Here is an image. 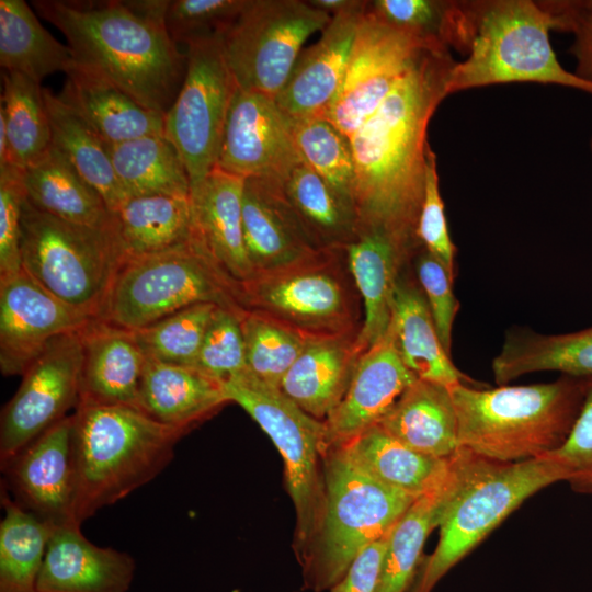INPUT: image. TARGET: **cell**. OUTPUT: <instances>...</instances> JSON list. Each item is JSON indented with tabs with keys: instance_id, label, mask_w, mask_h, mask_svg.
Here are the masks:
<instances>
[{
	"instance_id": "obj_48",
	"label": "cell",
	"mask_w": 592,
	"mask_h": 592,
	"mask_svg": "<svg viewBox=\"0 0 592 592\" xmlns=\"http://www.w3.org/2000/svg\"><path fill=\"white\" fill-rule=\"evenodd\" d=\"M417 237L421 247L436 258L455 280L456 247L451 239L440 192L436 155L430 145L426 151L425 184Z\"/></svg>"
},
{
	"instance_id": "obj_12",
	"label": "cell",
	"mask_w": 592,
	"mask_h": 592,
	"mask_svg": "<svg viewBox=\"0 0 592 592\" xmlns=\"http://www.w3.org/2000/svg\"><path fill=\"white\" fill-rule=\"evenodd\" d=\"M224 34L186 44V70L164 114V135L177 148L196 190L216 167L227 114L237 89L228 67Z\"/></svg>"
},
{
	"instance_id": "obj_16",
	"label": "cell",
	"mask_w": 592,
	"mask_h": 592,
	"mask_svg": "<svg viewBox=\"0 0 592 592\" xmlns=\"http://www.w3.org/2000/svg\"><path fill=\"white\" fill-rule=\"evenodd\" d=\"M291 118L275 98L237 87L219 148L216 167L241 178L283 182L301 162Z\"/></svg>"
},
{
	"instance_id": "obj_30",
	"label": "cell",
	"mask_w": 592,
	"mask_h": 592,
	"mask_svg": "<svg viewBox=\"0 0 592 592\" xmlns=\"http://www.w3.org/2000/svg\"><path fill=\"white\" fill-rule=\"evenodd\" d=\"M377 424L424 455L448 458L459 447L449 388L436 383L414 380Z\"/></svg>"
},
{
	"instance_id": "obj_32",
	"label": "cell",
	"mask_w": 592,
	"mask_h": 592,
	"mask_svg": "<svg viewBox=\"0 0 592 592\" xmlns=\"http://www.w3.org/2000/svg\"><path fill=\"white\" fill-rule=\"evenodd\" d=\"M123 260L168 252L195 241L190 196H130L112 213Z\"/></svg>"
},
{
	"instance_id": "obj_55",
	"label": "cell",
	"mask_w": 592,
	"mask_h": 592,
	"mask_svg": "<svg viewBox=\"0 0 592 592\" xmlns=\"http://www.w3.org/2000/svg\"><path fill=\"white\" fill-rule=\"evenodd\" d=\"M591 149H592V140H591Z\"/></svg>"
},
{
	"instance_id": "obj_52",
	"label": "cell",
	"mask_w": 592,
	"mask_h": 592,
	"mask_svg": "<svg viewBox=\"0 0 592 592\" xmlns=\"http://www.w3.org/2000/svg\"><path fill=\"white\" fill-rule=\"evenodd\" d=\"M548 11L554 30L573 34L571 53L577 60L576 75L592 82V0L539 1Z\"/></svg>"
},
{
	"instance_id": "obj_40",
	"label": "cell",
	"mask_w": 592,
	"mask_h": 592,
	"mask_svg": "<svg viewBox=\"0 0 592 592\" xmlns=\"http://www.w3.org/2000/svg\"><path fill=\"white\" fill-rule=\"evenodd\" d=\"M0 592H37L53 526L20 508L1 486Z\"/></svg>"
},
{
	"instance_id": "obj_21",
	"label": "cell",
	"mask_w": 592,
	"mask_h": 592,
	"mask_svg": "<svg viewBox=\"0 0 592 592\" xmlns=\"http://www.w3.org/2000/svg\"><path fill=\"white\" fill-rule=\"evenodd\" d=\"M417 379L403 364L387 331L361 354L342 400L325 420L329 447L341 445L377 424Z\"/></svg>"
},
{
	"instance_id": "obj_23",
	"label": "cell",
	"mask_w": 592,
	"mask_h": 592,
	"mask_svg": "<svg viewBox=\"0 0 592 592\" xmlns=\"http://www.w3.org/2000/svg\"><path fill=\"white\" fill-rule=\"evenodd\" d=\"M244 178L215 167L190 193L195 240L230 280L253 276L242 230Z\"/></svg>"
},
{
	"instance_id": "obj_11",
	"label": "cell",
	"mask_w": 592,
	"mask_h": 592,
	"mask_svg": "<svg viewBox=\"0 0 592 592\" xmlns=\"http://www.w3.org/2000/svg\"><path fill=\"white\" fill-rule=\"evenodd\" d=\"M345 249H330L291 269L238 283L244 311L271 318L306 338L357 332L356 304L342 271Z\"/></svg>"
},
{
	"instance_id": "obj_28",
	"label": "cell",
	"mask_w": 592,
	"mask_h": 592,
	"mask_svg": "<svg viewBox=\"0 0 592 592\" xmlns=\"http://www.w3.org/2000/svg\"><path fill=\"white\" fill-rule=\"evenodd\" d=\"M227 402L223 383L198 368L147 358L137 407L153 420L187 433Z\"/></svg>"
},
{
	"instance_id": "obj_4",
	"label": "cell",
	"mask_w": 592,
	"mask_h": 592,
	"mask_svg": "<svg viewBox=\"0 0 592 592\" xmlns=\"http://www.w3.org/2000/svg\"><path fill=\"white\" fill-rule=\"evenodd\" d=\"M454 483L445 501L434 551L424 558L407 592H432L437 582L526 499L567 481L568 469L555 454L500 463L458 447Z\"/></svg>"
},
{
	"instance_id": "obj_8",
	"label": "cell",
	"mask_w": 592,
	"mask_h": 592,
	"mask_svg": "<svg viewBox=\"0 0 592 592\" xmlns=\"http://www.w3.org/2000/svg\"><path fill=\"white\" fill-rule=\"evenodd\" d=\"M22 269L73 309L98 319L123 254L112 229L72 224L24 200L21 217Z\"/></svg>"
},
{
	"instance_id": "obj_24",
	"label": "cell",
	"mask_w": 592,
	"mask_h": 592,
	"mask_svg": "<svg viewBox=\"0 0 592 592\" xmlns=\"http://www.w3.org/2000/svg\"><path fill=\"white\" fill-rule=\"evenodd\" d=\"M345 257L363 299L364 321L355 340L363 354L387 333L398 278L415 254L383 231L364 230L345 248Z\"/></svg>"
},
{
	"instance_id": "obj_18",
	"label": "cell",
	"mask_w": 592,
	"mask_h": 592,
	"mask_svg": "<svg viewBox=\"0 0 592 592\" xmlns=\"http://www.w3.org/2000/svg\"><path fill=\"white\" fill-rule=\"evenodd\" d=\"M91 318L59 300L23 269L0 280V369L23 375L56 337L83 329Z\"/></svg>"
},
{
	"instance_id": "obj_25",
	"label": "cell",
	"mask_w": 592,
	"mask_h": 592,
	"mask_svg": "<svg viewBox=\"0 0 592 592\" xmlns=\"http://www.w3.org/2000/svg\"><path fill=\"white\" fill-rule=\"evenodd\" d=\"M80 334L83 362L79 403L138 408L147 357L132 331L93 319Z\"/></svg>"
},
{
	"instance_id": "obj_42",
	"label": "cell",
	"mask_w": 592,
	"mask_h": 592,
	"mask_svg": "<svg viewBox=\"0 0 592 592\" xmlns=\"http://www.w3.org/2000/svg\"><path fill=\"white\" fill-rule=\"evenodd\" d=\"M369 10L391 26L465 54L470 37L467 0H375Z\"/></svg>"
},
{
	"instance_id": "obj_15",
	"label": "cell",
	"mask_w": 592,
	"mask_h": 592,
	"mask_svg": "<svg viewBox=\"0 0 592 592\" xmlns=\"http://www.w3.org/2000/svg\"><path fill=\"white\" fill-rule=\"evenodd\" d=\"M430 44L437 43L423 41L380 20L369 10L367 1L343 84L325 118L350 138Z\"/></svg>"
},
{
	"instance_id": "obj_45",
	"label": "cell",
	"mask_w": 592,
	"mask_h": 592,
	"mask_svg": "<svg viewBox=\"0 0 592 592\" xmlns=\"http://www.w3.org/2000/svg\"><path fill=\"white\" fill-rule=\"evenodd\" d=\"M247 371L262 383L280 388L308 338L263 315L241 316Z\"/></svg>"
},
{
	"instance_id": "obj_7",
	"label": "cell",
	"mask_w": 592,
	"mask_h": 592,
	"mask_svg": "<svg viewBox=\"0 0 592 592\" xmlns=\"http://www.w3.org/2000/svg\"><path fill=\"white\" fill-rule=\"evenodd\" d=\"M470 38L466 57L456 61L448 95L463 90L513 82H536L592 94V82L566 70L549 38L554 21L539 1L468 0Z\"/></svg>"
},
{
	"instance_id": "obj_13",
	"label": "cell",
	"mask_w": 592,
	"mask_h": 592,
	"mask_svg": "<svg viewBox=\"0 0 592 592\" xmlns=\"http://www.w3.org/2000/svg\"><path fill=\"white\" fill-rule=\"evenodd\" d=\"M331 15L301 0H248L224 34V52L238 88L276 98L305 41Z\"/></svg>"
},
{
	"instance_id": "obj_35",
	"label": "cell",
	"mask_w": 592,
	"mask_h": 592,
	"mask_svg": "<svg viewBox=\"0 0 592 592\" xmlns=\"http://www.w3.org/2000/svg\"><path fill=\"white\" fill-rule=\"evenodd\" d=\"M48 113L52 146L56 148L116 212L130 196L115 174L106 144L60 98L43 88Z\"/></svg>"
},
{
	"instance_id": "obj_34",
	"label": "cell",
	"mask_w": 592,
	"mask_h": 592,
	"mask_svg": "<svg viewBox=\"0 0 592 592\" xmlns=\"http://www.w3.org/2000/svg\"><path fill=\"white\" fill-rule=\"evenodd\" d=\"M491 369L499 386L544 371L576 378L592 377V328L563 334L511 329L492 360Z\"/></svg>"
},
{
	"instance_id": "obj_1",
	"label": "cell",
	"mask_w": 592,
	"mask_h": 592,
	"mask_svg": "<svg viewBox=\"0 0 592 592\" xmlns=\"http://www.w3.org/2000/svg\"><path fill=\"white\" fill-rule=\"evenodd\" d=\"M449 48L430 44L376 111L353 133L357 234L379 230L413 253L425 184L428 126L455 65Z\"/></svg>"
},
{
	"instance_id": "obj_14",
	"label": "cell",
	"mask_w": 592,
	"mask_h": 592,
	"mask_svg": "<svg viewBox=\"0 0 592 592\" xmlns=\"http://www.w3.org/2000/svg\"><path fill=\"white\" fill-rule=\"evenodd\" d=\"M80 331L54 338L22 375L16 392L1 412L0 463L77 408L83 362Z\"/></svg>"
},
{
	"instance_id": "obj_43",
	"label": "cell",
	"mask_w": 592,
	"mask_h": 592,
	"mask_svg": "<svg viewBox=\"0 0 592 592\" xmlns=\"http://www.w3.org/2000/svg\"><path fill=\"white\" fill-rule=\"evenodd\" d=\"M291 121L301 160L354 209L355 166L350 138L325 117Z\"/></svg>"
},
{
	"instance_id": "obj_2",
	"label": "cell",
	"mask_w": 592,
	"mask_h": 592,
	"mask_svg": "<svg viewBox=\"0 0 592 592\" xmlns=\"http://www.w3.org/2000/svg\"><path fill=\"white\" fill-rule=\"evenodd\" d=\"M169 1H33L68 42L77 64L166 114L186 70V55L164 24Z\"/></svg>"
},
{
	"instance_id": "obj_46",
	"label": "cell",
	"mask_w": 592,
	"mask_h": 592,
	"mask_svg": "<svg viewBox=\"0 0 592 592\" xmlns=\"http://www.w3.org/2000/svg\"><path fill=\"white\" fill-rule=\"evenodd\" d=\"M232 309L218 306L205 332L196 368L225 383L247 371L241 316Z\"/></svg>"
},
{
	"instance_id": "obj_10",
	"label": "cell",
	"mask_w": 592,
	"mask_h": 592,
	"mask_svg": "<svg viewBox=\"0 0 592 592\" xmlns=\"http://www.w3.org/2000/svg\"><path fill=\"white\" fill-rule=\"evenodd\" d=\"M223 386L228 401L239 405L260 425L283 458L285 487L295 510L293 550L297 559L309 543L323 503L329 449L325 421L248 371Z\"/></svg>"
},
{
	"instance_id": "obj_20",
	"label": "cell",
	"mask_w": 592,
	"mask_h": 592,
	"mask_svg": "<svg viewBox=\"0 0 592 592\" xmlns=\"http://www.w3.org/2000/svg\"><path fill=\"white\" fill-rule=\"evenodd\" d=\"M242 230L253 276L291 269L325 251L306 234L277 180L244 179Z\"/></svg>"
},
{
	"instance_id": "obj_6",
	"label": "cell",
	"mask_w": 592,
	"mask_h": 592,
	"mask_svg": "<svg viewBox=\"0 0 592 592\" xmlns=\"http://www.w3.org/2000/svg\"><path fill=\"white\" fill-rule=\"evenodd\" d=\"M321 512L308 545L297 558L303 589L329 591L358 554L389 535L418 499L390 488L355 466L340 447L325 458Z\"/></svg>"
},
{
	"instance_id": "obj_47",
	"label": "cell",
	"mask_w": 592,
	"mask_h": 592,
	"mask_svg": "<svg viewBox=\"0 0 592 592\" xmlns=\"http://www.w3.org/2000/svg\"><path fill=\"white\" fill-rule=\"evenodd\" d=\"M248 0H175L169 1L164 24L175 43L214 34H225L246 8Z\"/></svg>"
},
{
	"instance_id": "obj_5",
	"label": "cell",
	"mask_w": 592,
	"mask_h": 592,
	"mask_svg": "<svg viewBox=\"0 0 592 592\" xmlns=\"http://www.w3.org/2000/svg\"><path fill=\"white\" fill-rule=\"evenodd\" d=\"M458 446L487 459L516 463L546 456L568 437L583 399V378L549 383L449 388Z\"/></svg>"
},
{
	"instance_id": "obj_51",
	"label": "cell",
	"mask_w": 592,
	"mask_h": 592,
	"mask_svg": "<svg viewBox=\"0 0 592 592\" xmlns=\"http://www.w3.org/2000/svg\"><path fill=\"white\" fill-rule=\"evenodd\" d=\"M22 171L0 170V280L21 271Z\"/></svg>"
},
{
	"instance_id": "obj_3",
	"label": "cell",
	"mask_w": 592,
	"mask_h": 592,
	"mask_svg": "<svg viewBox=\"0 0 592 592\" xmlns=\"http://www.w3.org/2000/svg\"><path fill=\"white\" fill-rule=\"evenodd\" d=\"M185 434L136 407L80 402L72 414L73 522L81 525L152 480Z\"/></svg>"
},
{
	"instance_id": "obj_37",
	"label": "cell",
	"mask_w": 592,
	"mask_h": 592,
	"mask_svg": "<svg viewBox=\"0 0 592 592\" xmlns=\"http://www.w3.org/2000/svg\"><path fill=\"white\" fill-rule=\"evenodd\" d=\"M284 194L312 243L345 249L357 237L354 209L304 161L283 181Z\"/></svg>"
},
{
	"instance_id": "obj_9",
	"label": "cell",
	"mask_w": 592,
	"mask_h": 592,
	"mask_svg": "<svg viewBox=\"0 0 592 592\" xmlns=\"http://www.w3.org/2000/svg\"><path fill=\"white\" fill-rule=\"evenodd\" d=\"M203 303L244 312L238 283L195 240L168 252L123 260L98 319L136 331Z\"/></svg>"
},
{
	"instance_id": "obj_36",
	"label": "cell",
	"mask_w": 592,
	"mask_h": 592,
	"mask_svg": "<svg viewBox=\"0 0 592 592\" xmlns=\"http://www.w3.org/2000/svg\"><path fill=\"white\" fill-rule=\"evenodd\" d=\"M0 65L7 72L41 83L54 72L67 73L76 60L69 46L42 25L24 0H0Z\"/></svg>"
},
{
	"instance_id": "obj_54",
	"label": "cell",
	"mask_w": 592,
	"mask_h": 592,
	"mask_svg": "<svg viewBox=\"0 0 592 592\" xmlns=\"http://www.w3.org/2000/svg\"><path fill=\"white\" fill-rule=\"evenodd\" d=\"M356 1L357 0H309L308 2L314 8L332 16L350 9L356 3Z\"/></svg>"
},
{
	"instance_id": "obj_39",
	"label": "cell",
	"mask_w": 592,
	"mask_h": 592,
	"mask_svg": "<svg viewBox=\"0 0 592 592\" xmlns=\"http://www.w3.org/2000/svg\"><path fill=\"white\" fill-rule=\"evenodd\" d=\"M106 147L115 174L129 196H190L184 163L164 134Z\"/></svg>"
},
{
	"instance_id": "obj_22",
	"label": "cell",
	"mask_w": 592,
	"mask_h": 592,
	"mask_svg": "<svg viewBox=\"0 0 592 592\" xmlns=\"http://www.w3.org/2000/svg\"><path fill=\"white\" fill-rule=\"evenodd\" d=\"M134 558L99 547L81 533L80 524L53 528L37 579V592H127Z\"/></svg>"
},
{
	"instance_id": "obj_27",
	"label": "cell",
	"mask_w": 592,
	"mask_h": 592,
	"mask_svg": "<svg viewBox=\"0 0 592 592\" xmlns=\"http://www.w3.org/2000/svg\"><path fill=\"white\" fill-rule=\"evenodd\" d=\"M357 332L308 338L284 375L281 391L306 413L325 421L342 400L361 356Z\"/></svg>"
},
{
	"instance_id": "obj_41",
	"label": "cell",
	"mask_w": 592,
	"mask_h": 592,
	"mask_svg": "<svg viewBox=\"0 0 592 592\" xmlns=\"http://www.w3.org/2000/svg\"><path fill=\"white\" fill-rule=\"evenodd\" d=\"M0 115L4 118L11 167L23 171L52 146V130L41 83L4 72Z\"/></svg>"
},
{
	"instance_id": "obj_44",
	"label": "cell",
	"mask_w": 592,
	"mask_h": 592,
	"mask_svg": "<svg viewBox=\"0 0 592 592\" xmlns=\"http://www.w3.org/2000/svg\"><path fill=\"white\" fill-rule=\"evenodd\" d=\"M217 307L213 303L196 304L132 333L147 358L194 367Z\"/></svg>"
},
{
	"instance_id": "obj_53",
	"label": "cell",
	"mask_w": 592,
	"mask_h": 592,
	"mask_svg": "<svg viewBox=\"0 0 592 592\" xmlns=\"http://www.w3.org/2000/svg\"><path fill=\"white\" fill-rule=\"evenodd\" d=\"M388 535L363 549L329 592H376Z\"/></svg>"
},
{
	"instance_id": "obj_19",
	"label": "cell",
	"mask_w": 592,
	"mask_h": 592,
	"mask_svg": "<svg viewBox=\"0 0 592 592\" xmlns=\"http://www.w3.org/2000/svg\"><path fill=\"white\" fill-rule=\"evenodd\" d=\"M367 1L331 16L320 38L298 56L275 98L291 119L326 117L346 75L354 39Z\"/></svg>"
},
{
	"instance_id": "obj_26",
	"label": "cell",
	"mask_w": 592,
	"mask_h": 592,
	"mask_svg": "<svg viewBox=\"0 0 592 592\" xmlns=\"http://www.w3.org/2000/svg\"><path fill=\"white\" fill-rule=\"evenodd\" d=\"M59 98L106 144L164 134V114L149 110L95 71L76 65Z\"/></svg>"
},
{
	"instance_id": "obj_17",
	"label": "cell",
	"mask_w": 592,
	"mask_h": 592,
	"mask_svg": "<svg viewBox=\"0 0 592 592\" xmlns=\"http://www.w3.org/2000/svg\"><path fill=\"white\" fill-rule=\"evenodd\" d=\"M0 466L4 477L1 486L11 491L20 508L53 527L75 523L72 415L57 422Z\"/></svg>"
},
{
	"instance_id": "obj_33",
	"label": "cell",
	"mask_w": 592,
	"mask_h": 592,
	"mask_svg": "<svg viewBox=\"0 0 592 592\" xmlns=\"http://www.w3.org/2000/svg\"><path fill=\"white\" fill-rule=\"evenodd\" d=\"M25 198L59 219L98 229H112L113 219L101 195L53 146L22 171Z\"/></svg>"
},
{
	"instance_id": "obj_50",
	"label": "cell",
	"mask_w": 592,
	"mask_h": 592,
	"mask_svg": "<svg viewBox=\"0 0 592 592\" xmlns=\"http://www.w3.org/2000/svg\"><path fill=\"white\" fill-rule=\"evenodd\" d=\"M568 469L571 489L592 494V377L583 378V399L579 414L565 443L555 452Z\"/></svg>"
},
{
	"instance_id": "obj_38",
	"label": "cell",
	"mask_w": 592,
	"mask_h": 592,
	"mask_svg": "<svg viewBox=\"0 0 592 592\" xmlns=\"http://www.w3.org/2000/svg\"><path fill=\"white\" fill-rule=\"evenodd\" d=\"M454 483V464L446 480L418 498L388 535L376 592H407L422 561L423 546L439 527L445 501Z\"/></svg>"
},
{
	"instance_id": "obj_31",
	"label": "cell",
	"mask_w": 592,
	"mask_h": 592,
	"mask_svg": "<svg viewBox=\"0 0 592 592\" xmlns=\"http://www.w3.org/2000/svg\"><path fill=\"white\" fill-rule=\"evenodd\" d=\"M337 447L377 481L414 498L433 491L446 480L453 456L437 458L421 454L378 424Z\"/></svg>"
},
{
	"instance_id": "obj_49",
	"label": "cell",
	"mask_w": 592,
	"mask_h": 592,
	"mask_svg": "<svg viewBox=\"0 0 592 592\" xmlns=\"http://www.w3.org/2000/svg\"><path fill=\"white\" fill-rule=\"evenodd\" d=\"M412 262L417 282L425 297L440 340L451 354L452 331L459 309L453 292L454 278L446 267L423 248Z\"/></svg>"
},
{
	"instance_id": "obj_29",
	"label": "cell",
	"mask_w": 592,
	"mask_h": 592,
	"mask_svg": "<svg viewBox=\"0 0 592 592\" xmlns=\"http://www.w3.org/2000/svg\"><path fill=\"white\" fill-rule=\"evenodd\" d=\"M388 331L403 364L417 378L448 388L476 385L452 362L417 280L405 271L396 285Z\"/></svg>"
}]
</instances>
